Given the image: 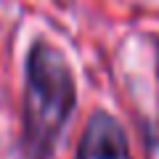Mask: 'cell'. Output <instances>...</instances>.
Here are the masks:
<instances>
[{"instance_id": "obj_1", "label": "cell", "mask_w": 159, "mask_h": 159, "mask_svg": "<svg viewBox=\"0 0 159 159\" xmlns=\"http://www.w3.org/2000/svg\"><path fill=\"white\" fill-rule=\"evenodd\" d=\"M77 101L74 77L61 51L37 40L27 56L24 80V154L48 159Z\"/></svg>"}, {"instance_id": "obj_2", "label": "cell", "mask_w": 159, "mask_h": 159, "mask_svg": "<svg viewBox=\"0 0 159 159\" xmlns=\"http://www.w3.org/2000/svg\"><path fill=\"white\" fill-rule=\"evenodd\" d=\"M77 159H130L127 135L109 111H93L80 138Z\"/></svg>"}]
</instances>
